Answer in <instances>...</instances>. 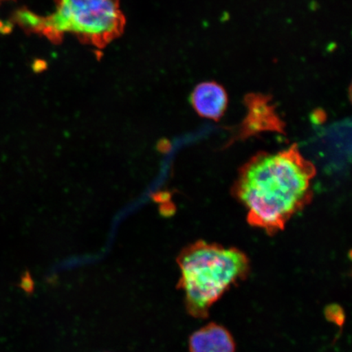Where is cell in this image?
Wrapping results in <instances>:
<instances>
[{
	"label": "cell",
	"instance_id": "1",
	"mask_svg": "<svg viewBox=\"0 0 352 352\" xmlns=\"http://www.w3.org/2000/svg\"><path fill=\"white\" fill-rule=\"evenodd\" d=\"M316 174L314 164L294 144L250 158L239 170L232 193L248 211L250 226L274 235L310 204Z\"/></svg>",
	"mask_w": 352,
	"mask_h": 352
},
{
	"label": "cell",
	"instance_id": "2",
	"mask_svg": "<svg viewBox=\"0 0 352 352\" xmlns=\"http://www.w3.org/2000/svg\"><path fill=\"white\" fill-rule=\"evenodd\" d=\"M178 288L183 290L187 312L208 318L210 308L233 285L246 279L250 262L244 252L205 241L189 245L177 258Z\"/></svg>",
	"mask_w": 352,
	"mask_h": 352
},
{
	"label": "cell",
	"instance_id": "3",
	"mask_svg": "<svg viewBox=\"0 0 352 352\" xmlns=\"http://www.w3.org/2000/svg\"><path fill=\"white\" fill-rule=\"evenodd\" d=\"M56 11L46 16L22 8L11 21L25 33L45 37L60 44L65 34H72L87 45L104 48L124 32L126 19L120 0H54Z\"/></svg>",
	"mask_w": 352,
	"mask_h": 352
},
{
	"label": "cell",
	"instance_id": "4",
	"mask_svg": "<svg viewBox=\"0 0 352 352\" xmlns=\"http://www.w3.org/2000/svg\"><path fill=\"white\" fill-rule=\"evenodd\" d=\"M248 116L242 122L236 139L243 140L264 131L284 133L285 123L275 111L271 98L261 94H249L245 99Z\"/></svg>",
	"mask_w": 352,
	"mask_h": 352
},
{
	"label": "cell",
	"instance_id": "5",
	"mask_svg": "<svg viewBox=\"0 0 352 352\" xmlns=\"http://www.w3.org/2000/svg\"><path fill=\"white\" fill-rule=\"evenodd\" d=\"M188 349L189 352H236V345L230 330L210 322L191 334Z\"/></svg>",
	"mask_w": 352,
	"mask_h": 352
},
{
	"label": "cell",
	"instance_id": "6",
	"mask_svg": "<svg viewBox=\"0 0 352 352\" xmlns=\"http://www.w3.org/2000/svg\"><path fill=\"white\" fill-rule=\"evenodd\" d=\"M191 103L201 117L217 121L226 111L228 94L217 82H202L193 90Z\"/></svg>",
	"mask_w": 352,
	"mask_h": 352
},
{
	"label": "cell",
	"instance_id": "7",
	"mask_svg": "<svg viewBox=\"0 0 352 352\" xmlns=\"http://www.w3.org/2000/svg\"><path fill=\"white\" fill-rule=\"evenodd\" d=\"M325 318L338 327H342L344 323L345 315L342 308L338 306H329L325 309Z\"/></svg>",
	"mask_w": 352,
	"mask_h": 352
},
{
	"label": "cell",
	"instance_id": "8",
	"mask_svg": "<svg viewBox=\"0 0 352 352\" xmlns=\"http://www.w3.org/2000/svg\"><path fill=\"white\" fill-rule=\"evenodd\" d=\"M30 285H32V281L28 278V276H25V278L22 279V288L25 289L26 292H29L30 289Z\"/></svg>",
	"mask_w": 352,
	"mask_h": 352
},
{
	"label": "cell",
	"instance_id": "9",
	"mask_svg": "<svg viewBox=\"0 0 352 352\" xmlns=\"http://www.w3.org/2000/svg\"><path fill=\"white\" fill-rule=\"evenodd\" d=\"M6 1H15V0H0V4Z\"/></svg>",
	"mask_w": 352,
	"mask_h": 352
}]
</instances>
